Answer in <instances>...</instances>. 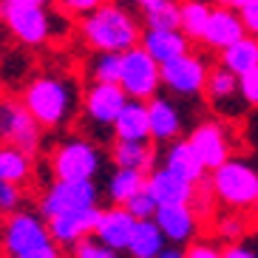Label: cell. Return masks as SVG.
I'll return each mask as SVG.
<instances>
[{"label": "cell", "mask_w": 258, "mask_h": 258, "mask_svg": "<svg viewBox=\"0 0 258 258\" xmlns=\"http://www.w3.org/2000/svg\"><path fill=\"white\" fill-rule=\"evenodd\" d=\"M23 105L40 128H62L80 108V91L66 77L43 74L23 85Z\"/></svg>", "instance_id": "obj_1"}, {"label": "cell", "mask_w": 258, "mask_h": 258, "mask_svg": "<svg viewBox=\"0 0 258 258\" xmlns=\"http://www.w3.org/2000/svg\"><path fill=\"white\" fill-rule=\"evenodd\" d=\"M83 40L97 51H128L131 46L139 43V26L131 17V12H125L122 6L114 3H99L94 12L83 15Z\"/></svg>", "instance_id": "obj_2"}, {"label": "cell", "mask_w": 258, "mask_h": 258, "mask_svg": "<svg viewBox=\"0 0 258 258\" xmlns=\"http://www.w3.org/2000/svg\"><path fill=\"white\" fill-rule=\"evenodd\" d=\"M3 250L15 258H57L60 247L54 244L48 224L34 213H12L3 230Z\"/></svg>", "instance_id": "obj_3"}, {"label": "cell", "mask_w": 258, "mask_h": 258, "mask_svg": "<svg viewBox=\"0 0 258 258\" xmlns=\"http://www.w3.org/2000/svg\"><path fill=\"white\" fill-rule=\"evenodd\" d=\"M210 187L221 205L233 207V210H247V207H255L258 173L247 162L224 159L219 167H213Z\"/></svg>", "instance_id": "obj_4"}, {"label": "cell", "mask_w": 258, "mask_h": 258, "mask_svg": "<svg viewBox=\"0 0 258 258\" xmlns=\"http://www.w3.org/2000/svg\"><path fill=\"white\" fill-rule=\"evenodd\" d=\"M119 85L131 99H151L159 91L162 77H159V62L142 46H131L122 51V71H119Z\"/></svg>", "instance_id": "obj_5"}, {"label": "cell", "mask_w": 258, "mask_h": 258, "mask_svg": "<svg viewBox=\"0 0 258 258\" xmlns=\"http://www.w3.org/2000/svg\"><path fill=\"white\" fill-rule=\"evenodd\" d=\"M40 131L23 99H0V145H15L31 156L40 148Z\"/></svg>", "instance_id": "obj_6"}, {"label": "cell", "mask_w": 258, "mask_h": 258, "mask_svg": "<svg viewBox=\"0 0 258 258\" xmlns=\"http://www.w3.org/2000/svg\"><path fill=\"white\" fill-rule=\"evenodd\" d=\"M3 20L9 31L20 40L23 46H43L54 34V17L46 6H15V3H3L0 6Z\"/></svg>", "instance_id": "obj_7"}, {"label": "cell", "mask_w": 258, "mask_h": 258, "mask_svg": "<svg viewBox=\"0 0 258 258\" xmlns=\"http://www.w3.org/2000/svg\"><path fill=\"white\" fill-rule=\"evenodd\" d=\"M202 94L207 97L213 111L224 119H238L247 111V99L241 97V88H238V74L224 69L221 62L216 69H207Z\"/></svg>", "instance_id": "obj_8"}, {"label": "cell", "mask_w": 258, "mask_h": 258, "mask_svg": "<svg viewBox=\"0 0 258 258\" xmlns=\"http://www.w3.org/2000/svg\"><path fill=\"white\" fill-rule=\"evenodd\" d=\"M51 167L57 179H94L102 167L97 145L88 139H69L51 156Z\"/></svg>", "instance_id": "obj_9"}, {"label": "cell", "mask_w": 258, "mask_h": 258, "mask_svg": "<svg viewBox=\"0 0 258 258\" xmlns=\"http://www.w3.org/2000/svg\"><path fill=\"white\" fill-rule=\"evenodd\" d=\"M97 205V184L94 179H57L40 199V213L43 219L57 216L66 210Z\"/></svg>", "instance_id": "obj_10"}, {"label": "cell", "mask_w": 258, "mask_h": 258, "mask_svg": "<svg viewBox=\"0 0 258 258\" xmlns=\"http://www.w3.org/2000/svg\"><path fill=\"white\" fill-rule=\"evenodd\" d=\"M159 77H162V85L170 88L173 94H179V97H193V94H202V88H205L207 66L202 57L184 51L179 57H173V60L162 62Z\"/></svg>", "instance_id": "obj_11"}, {"label": "cell", "mask_w": 258, "mask_h": 258, "mask_svg": "<svg viewBox=\"0 0 258 258\" xmlns=\"http://www.w3.org/2000/svg\"><path fill=\"white\" fill-rule=\"evenodd\" d=\"M99 207L97 205H88V207H77V210H66V213H57V216H48L46 224H48V233H51L54 244L60 250H71L83 235H94V227L99 221Z\"/></svg>", "instance_id": "obj_12"}, {"label": "cell", "mask_w": 258, "mask_h": 258, "mask_svg": "<svg viewBox=\"0 0 258 258\" xmlns=\"http://www.w3.org/2000/svg\"><path fill=\"white\" fill-rule=\"evenodd\" d=\"M125 102L128 94L122 91L119 83H94L83 97V114L97 128H114V119Z\"/></svg>", "instance_id": "obj_13"}, {"label": "cell", "mask_w": 258, "mask_h": 258, "mask_svg": "<svg viewBox=\"0 0 258 258\" xmlns=\"http://www.w3.org/2000/svg\"><path fill=\"white\" fill-rule=\"evenodd\" d=\"M153 221L165 233L167 244H190L199 227V216L190 207V202H176V205H156Z\"/></svg>", "instance_id": "obj_14"}, {"label": "cell", "mask_w": 258, "mask_h": 258, "mask_svg": "<svg viewBox=\"0 0 258 258\" xmlns=\"http://www.w3.org/2000/svg\"><path fill=\"white\" fill-rule=\"evenodd\" d=\"M145 190L156 199V205H176V202L193 205V199H196V184L173 173L170 167H156V165L145 176Z\"/></svg>", "instance_id": "obj_15"}, {"label": "cell", "mask_w": 258, "mask_h": 258, "mask_svg": "<svg viewBox=\"0 0 258 258\" xmlns=\"http://www.w3.org/2000/svg\"><path fill=\"white\" fill-rule=\"evenodd\" d=\"M247 29H244L241 17H238V9H230V6H216L210 9L207 15V23H205V31H202V43L216 51H221L224 46L235 43L238 37H244Z\"/></svg>", "instance_id": "obj_16"}, {"label": "cell", "mask_w": 258, "mask_h": 258, "mask_svg": "<svg viewBox=\"0 0 258 258\" xmlns=\"http://www.w3.org/2000/svg\"><path fill=\"white\" fill-rule=\"evenodd\" d=\"M134 224H137V219L128 213V207L114 205V207H108V210L99 213L94 235H97L105 247H111L114 252H128V241H131V233H134Z\"/></svg>", "instance_id": "obj_17"}, {"label": "cell", "mask_w": 258, "mask_h": 258, "mask_svg": "<svg viewBox=\"0 0 258 258\" xmlns=\"http://www.w3.org/2000/svg\"><path fill=\"white\" fill-rule=\"evenodd\" d=\"M187 142L193 145V151H196V156L202 159L205 170H213V167H219L224 159H230L227 134H224V128L216 125V122H202V125H196Z\"/></svg>", "instance_id": "obj_18"}, {"label": "cell", "mask_w": 258, "mask_h": 258, "mask_svg": "<svg viewBox=\"0 0 258 258\" xmlns=\"http://www.w3.org/2000/svg\"><path fill=\"white\" fill-rule=\"evenodd\" d=\"M139 43H142V48L159 66L167 60H173V57H179V54L190 51V37L182 29H148L139 37Z\"/></svg>", "instance_id": "obj_19"}, {"label": "cell", "mask_w": 258, "mask_h": 258, "mask_svg": "<svg viewBox=\"0 0 258 258\" xmlns=\"http://www.w3.org/2000/svg\"><path fill=\"white\" fill-rule=\"evenodd\" d=\"M148 128H151V139H156V142H170V139L179 137L182 116L173 108V102L153 94L148 99Z\"/></svg>", "instance_id": "obj_20"}, {"label": "cell", "mask_w": 258, "mask_h": 258, "mask_svg": "<svg viewBox=\"0 0 258 258\" xmlns=\"http://www.w3.org/2000/svg\"><path fill=\"white\" fill-rule=\"evenodd\" d=\"M111 159L116 167H131L148 173L156 165V151L148 139H116L111 148Z\"/></svg>", "instance_id": "obj_21"}, {"label": "cell", "mask_w": 258, "mask_h": 258, "mask_svg": "<svg viewBox=\"0 0 258 258\" xmlns=\"http://www.w3.org/2000/svg\"><path fill=\"white\" fill-rule=\"evenodd\" d=\"M165 167H170L173 173H179L182 179H187V182H202L205 179V165H202V159L196 156V151H193V145L187 142V139H170V145H167V153H165Z\"/></svg>", "instance_id": "obj_22"}, {"label": "cell", "mask_w": 258, "mask_h": 258, "mask_svg": "<svg viewBox=\"0 0 258 258\" xmlns=\"http://www.w3.org/2000/svg\"><path fill=\"white\" fill-rule=\"evenodd\" d=\"M116 139H151L148 128V102L145 99H131L122 105L119 116L114 119Z\"/></svg>", "instance_id": "obj_23"}, {"label": "cell", "mask_w": 258, "mask_h": 258, "mask_svg": "<svg viewBox=\"0 0 258 258\" xmlns=\"http://www.w3.org/2000/svg\"><path fill=\"white\" fill-rule=\"evenodd\" d=\"M167 244L165 233L159 230V224L153 219H139L134 224V233H131L128 241V252L134 258H159L162 247Z\"/></svg>", "instance_id": "obj_24"}, {"label": "cell", "mask_w": 258, "mask_h": 258, "mask_svg": "<svg viewBox=\"0 0 258 258\" xmlns=\"http://www.w3.org/2000/svg\"><path fill=\"white\" fill-rule=\"evenodd\" d=\"M221 66L224 69H230L233 74H244V71H250L258 66V40L255 34H244V37H238L235 43H230V46L221 48Z\"/></svg>", "instance_id": "obj_25"}, {"label": "cell", "mask_w": 258, "mask_h": 258, "mask_svg": "<svg viewBox=\"0 0 258 258\" xmlns=\"http://www.w3.org/2000/svg\"><path fill=\"white\" fill-rule=\"evenodd\" d=\"M31 176V156L15 145H0V179L3 182H26Z\"/></svg>", "instance_id": "obj_26"}, {"label": "cell", "mask_w": 258, "mask_h": 258, "mask_svg": "<svg viewBox=\"0 0 258 258\" xmlns=\"http://www.w3.org/2000/svg\"><path fill=\"white\" fill-rule=\"evenodd\" d=\"M145 176L142 170H131V167H116V173L108 179V196L114 205H125L131 196H137L145 190Z\"/></svg>", "instance_id": "obj_27"}, {"label": "cell", "mask_w": 258, "mask_h": 258, "mask_svg": "<svg viewBox=\"0 0 258 258\" xmlns=\"http://www.w3.org/2000/svg\"><path fill=\"white\" fill-rule=\"evenodd\" d=\"M207 15H210V6L207 3H202V0H184L182 6H179V29L190 40H202Z\"/></svg>", "instance_id": "obj_28"}, {"label": "cell", "mask_w": 258, "mask_h": 258, "mask_svg": "<svg viewBox=\"0 0 258 258\" xmlns=\"http://www.w3.org/2000/svg\"><path fill=\"white\" fill-rule=\"evenodd\" d=\"M148 29H179V3L176 0H153L145 6Z\"/></svg>", "instance_id": "obj_29"}, {"label": "cell", "mask_w": 258, "mask_h": 258, "mask_svg": "<svg viewBox=\"0 0 258 258\" xmlns=\"http://www.w3.org/2000/svg\"><path fill=\"white\" fill-rule=\"evenodd\" d=\"M119 71H122V54L99 51L91 74H94V83H119Z\"/></svg>", "instance_id": "obj_30"}, {"label": "cell", "mask_w": 258, "mask_h": 258, "mask_svg": "<svg viewBox=\"0 0 258 258\" xmlns=\"http://www.w3.org/2000/svg\"><path fill=\"white\" fill-rule=\"evenodd\" d=\"M71 252H74L77 258H114L116 255L111 247H105L99 238H91V235H83V238L71 247Z\"/></svg>", "instance_id": "obj_31"}, {"label": "cell", "mask_w": 258, "mask_h": 258, "mask_svg": "<svg viewBox=\"0 0 258 258\" xmlns=\"http://www.w3.org/2000/svg\"><path fill=\"white\" fill-rule=\"evenodd\" d=\"M125 207H128V213L134 216V219H153V213H156V199L148 193V190H139L137 196H131L128 202H125Z\"/></svg>", "instance_id": "obj_32"}, {"label": "cell", "mask_w": 258, "mask_h": 258, "mask_svg": "<svg viewBox=\"0 0 258 258\" xmlns=\"http://www.w3.org/2000/svg\"><path fill=\"white\" fill-rule=\"evenodd\" d=\"M17 207H20V184L0 179V213H9L12 216Z\"/></svg>", "instance_id": "obj_33"}, {"label": "cell", "mask_w": 258, "mask_h": 258, "mask_svg": "<svg viewBox=\"0 0 258 258\" xmlns=\"http://www.w3.org/2000/svg\"><path fill=\"white\" fill-rule=\"evenodd\" d=\"M238 88H241V97L247 99V105L258 108V66L238 74Z\"/></svg>", "instance_id": "obj_34"}, {"label": "cell", "mask_w": 258, "mask_h": 258, "mask_svg": "<svg viewBox=\"0 0 258 258\" xmlns=\"http://www.w3.org/2000/svg\"><path fill=\"white\" fill-rule=\"evenodd\" d=\"M219 235L224 238V241H238L244 235V221H241V216H224V219L219 221Z\"/></svg>", "instance_id": "obj_35"}, {"label": "cell", "mask_w": 258, "mask_h": 258, "mask_svg": "<svg viewBox=\"0 0 258 258\" xmlns=\"http://www.w3.org/2000/svg\"><path fill=\"white\" fill-rule=\"evenodd\" d=\"M238 17H241L244 29L258 37V0H247V3L238 9Z\"/></svg>", "instance_id": "obj_36"}, {"label": "cell", "mask_w": 258, "mask_h": 258, "mask_svg": "<svg viewBox=\"0 0 258 258\" xmlns=\"http://www.w3.org/2000/svg\"><path fill=\"white\" fill-rule=\"evenodd\" d=\"M184 255L187 258H221V247H210L207 241H196L184 247Z\"/></svg>", "instance_id": "obj_37"}, {"label": "cell", "mask_w": 258, "mask_h": 258, "mask_svg": "<svg viewBox=\"0 0 258 258\" xmlns=\"http://www.w3.org/2000/svg\"><path fill=\"white\" fill-rule=\"evenodd\" d=\"M99 3H102V0H60L62 12H69V15H88V12H94Z\"/></svg>", "instance_id": "obj_38"}, {"label": "cell", "mask_w": 258, "mask_h": 258, "mask_svg": "<svg viewBox=\"0 0 258 258\" xmlns=\"http://www.w3.org/2000/svg\"><path fill=\"white\" fill-rule=\"evenodd\" d=\"M221 255L224 258H252L250 247H221Z\"/></svg>", "instance_id": "obj_39"}, {"label": "cell", "mask_w": 258, "mask_h": 258, "mask_svg": "<svg viewBox=\"0 0 258 258\" xmlns=\"http://www.w3.org/2000/svg\"><path fill=\"white\" fill-rule=\"evenodd\" d=\"M3 3H15V6H46L48 0H3Z\"/></svg>", "instance_id": "obj_40"}, {"label": "cell", "mask_w": 258, "mask_h": 258, "mask_svg": "<svg viewBox=\"0 0 258 258\" xmlns=\"http://www.w3.org/2000/svg\"><path fill=\"white\" fill-rule=\"evenodd\" d=\"M219 3H221V6H230V9H241L247 0H219Z\"/></svg>", "instance_id": "obj_41"}, {"label": "cell", "mask_w": 258, "mask_h": 258, "mask_svg": "<svg viewBox=\"0 0 258 258\" xmlns=\"http://www.w3.org/2000/svg\"><path fill=\"white\" fill-rule=\"evenodd\" d=\"M131 3H137V6H142V9H145L148 3H153V0H131Z\"/></svg>", "instance_id": "obj_42"}, {"label": "cell", "mask_w": 258, "mask_h": 258, "mask_svg": "<svg viewBox=\"0 0 258 258\" xmlns=\"http://www.w3.org/2000/svg\"><path fill=\"white\" fill-rule=\"evenodd\" d=\"M255 207H258V196H255Z\"/></svg>", "instance_id": "obj_43"}]
</instances>
